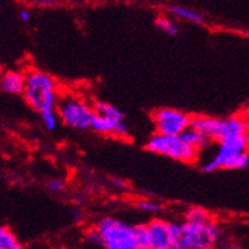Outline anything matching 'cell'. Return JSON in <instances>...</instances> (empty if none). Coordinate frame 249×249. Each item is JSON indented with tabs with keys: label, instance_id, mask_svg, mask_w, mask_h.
<instances>
[{
	"label": "cell",
	"instance_id": "cell-1",
	"mask_svg": "<svg viewBox=\"0 0 249 249\" xmlns=\"http://www.w3.org/2000/svg\"><path fill=\"white\" fill-rule=\"evenodd\" d=\"M171 229L173 249H209L216 246L221 238V230L213 221L171 224Z\"/></svg>",
	"mask_w": 249,
	"mask_h": 249
},
{
	"label": "cell",
	"instance_id": "cell-2",
	"mask_svg": "<svg viewBox=\"0 0 249 249\" xmlns=\"http://www.w3.org/2000/svg\"><path fill=\"white\" fill-rule=\"evenodd\" d=\"M26 75L23 95L27 103L39 113L56 108L60 95L55 79L39 70H31Z\"/></svg>",
	"mask_w": 249,
	"mask_h": 249
},
{
	"label": "cell",
	"instance_id": "cell-3",
	"mask_svg": "<svg viewBox=\"0 0 249 249\" xmlns=\"http://www.w3.org/2000/svg\"><path fill=\"white\" fill-rule=\"evenodd\" d=\"M102 236L103 247L108 249H139L136 226L113 217H103L95 225Z\"/></svg>",
	"mask_w": 249,
	"mask_h": 249
},
{
	"label": "cell",
	"instance_id": "cell-4",
	"mask_svg": "<svg viewBox=\"0 0 249 249\" xmlns=\"http://www.w3.org/2000/svg\"><path fill=\"white\" fill-rule=\"evenodd\" d=\"M57 113L66 126L75 130H87L92 127L95 111L86 101L75 94L60 95L57 102Z\"/></svg>",
	"mask_w": 249,
	"mask_h": 249
},
{
	"label": "cell",
	"instance_id": "cell-5",
	"mask_svg": "<svg viewBox=\"0 0 249 249\" xmlns=\"http://www.w3.org/2000/svg\"><path fill=\"white\" fill-rule=\"evenodd\" d=\"M146 149L154 154L164 155L182 163H195L197 161L200 153L194 146H191L182 138V135L169 136V135L157 134L149 139L146 142Z\"/></svg>",
	"mask_w": 249,
	"mask_h": 249
},
{
	"label": "cell",
	"instance_id": "cell-6",
	"mask_svg": "<svg viewBox=\"0 0 249 249\" xmlns=\"http://www.w3.org/2000/svg\"><path fill=\"white\" fill-rule=\"evenodd\" d=\"M249 145L247 142L246 136L230 138L219 141V148H217L215 155L210 160L203 163L201 168L205 173H213L217 169H226L230 161L233 160V158H235L243 151H247Z\"/></svg>",
	"mask_w": 249,
	"mask_h": 249
},
{
	"label": "cell",
	"instance_id": "cell-7",
	"mask_svg": "<svg viewBox=\"0 0 249 249\" xmlns=\"http://www.w3.org/2000/svg\"><path fill=\"white\" fill-rule=\"evenodd\" d=\"M155 131L160 135H182L190 127L191 117L184 112L174 108H160L153 115Z\"/></svg>",
	"mask_w": 249,
	"mask_h": 249
},
{
	"label": "cell",
	"instance_id": "cell-8",
	"mask_svg": "<svg viewBox=\"0 0 249 249\" xmlns=\"http://www.w3.org/2000/svg\"><path fill=\"white\" fill-rule=\"evenodd\" d=\"M150 249H173L171 224L163 220H153L146 225Z\"/></svg>",
	"mask_w": 249,
	"mask_h": 249
},
{
	"label": "cell",
	"instance_id": "cell-9",
	"mask_svg": "<svg viewBox=\"0 0 249 249\" xmlns=\"http://www.w3.org/2000/svg\"><path fill=\"white\" fill-rule=\"evenodd\" d=\"M90 128L99 134H113L118 138H126L128 134L127 124H124V120H115L98 113H95Z\"/></svg>",
	"mask_w": 249,
	"mask_h": 249
},
{
	"label": "cell",
	"instance_id": "cell-10",
	"mask_svg": "<svg viewBox=\"0 0 249 249\" xmlns=\"http://www.w3.org/2000/svg\"><path fill=\"white\" fill-rule=\"evenodd\" d=\"M190 126L200 130L211 141H217L219 142L221 140V134H223V120L221 118L197 116V117L191 118Z\"/></svg>",
	"mask_w": 249,
	"mask_h": 249
},
{
	"label": "cell",
	"instance_id": "cell-11",
	"mask_svg": "<svg viewBox=\"0 0 249 249\" xmlns=\"http://www.w3.org/2000/svg\"><path fill=\"white\" fill-rule=\"evenodd\" d=\"M27 75L20 71L4 72L0 82V88L9 94H23L26 88Z\"/></svg>",
	"mask_w": 249,
	"mask_h": 249
},
{
	"label": "cell",
	"instance_id": "cell-12",
	"mask_svg": "<svg viewBox=\"0 0 249 249\" xmlns=\"http://www.w3.org/2000/svg\"><path fill=\"white\" fill-rule=\"evenodd\" d=\"M246 116H231V117L229 118H225V120H223V134H221V140L244 136V135H246Z\"/></svg>",
	"mask_w": 249,
	"mask_h": 249
},
{
	"label": "cell",
	"instance_id": "cell-13",
	"mask_svg": "<svg viewBox=\"0 0 249 249\" xmlns=\"http://www.w3.org/2000/svg\"><path fill=\"white\" fill-rule=\"evenodd\" d=\"M182 138H183L191 146H194V148L198 151L206 149L207 145L210 144L211 141L210 139H207L200 130L191 127V126L182 132Z\"/></svg>",
	"mask_w": 249,
	"mask_h": 249
},
{
	"label": "cell",
	"instance_id": "cell-14",
	"mask_svg": "<svg viewBox=\"0 0 249 249\" xmlns=\"http://www.w3.org/2000/svg\"><path fill=\"white\" fill-rule=\"evenodd\" d=\"M168 12L176 18H179V19L188 20V22H192V23L196 24L205 23V18L200 13H197V12L190 9V8L182 7V5H171V7H168Z\"/></svg>",
	"mask_w": 249,
	"mask_h": 249
},
{
	"label": "cell",
	"instance_id": "cell-15",
	"mask_svg": "<svg viewBox=\"0 0 249 249\" xmlns=\"http://www.w3.org/2000/svg\"><path fill=\"white\" fill-rule=\"evenodd\" d=\"M93 108H94L95 113H98V115L115 118V120H124V115L117 107L109 105V103H106V102H95Z\"/></svg>",
	"mask_w": 249,
	"mask_h": 249
},
{
	"label": "cell",
	"instance_id": "cell-16",
	"mask_svg": "<svg viewBox=\"0 0 249 249\" xmlns=\"http://www.w3.org/2000/svg\"><path fill=\"white\" fill-rule=\"evenodd\" d=\"M22 246L12 231L5 226H0V249H20Z\"/></svg>",
	"mask_w": 249,
	"mask_h": 249
},
{
	"label": "cell",
	"instance_id": "cell-17",
	"mask_svg": "<svg viewBox=\"0 0 249 249\" xmlns=\"http://www.w3.org/2000/svg\"><path fill=\"white\" fill-rule=\"evenodd\" d=\"M186 221L205 224L213 221V216H211V213L209 211L202 209V207H192V209L187 211Z\"/></svg>",
	"mask_w": 249,
	"mask_h": 249
},
{
	"label": "cell",
	"instance_id": "cell-18",
	"mask_svg": "<svg viewBox=\"0 0 249 249\" xmlns=\"http://www.w3.org/2000/svg\"><path fill=\"white\" fill-rule=\"evenodd\" d=\"M41 115V120H42L43 126L49 130V131H53L56 127H57V124H59V113L57 111L53 109H46L39 113Z\"/></svg>",
	"mask_w": 249,
	"mask_h": 249
},
{
	"label": "cell",
	"instance_id": "cell-19",
	"mask_svg": "<svg viewBox=\"0 0 249 249\" xmlns=\"http://www.w3.org/2000/svg\"><path fill=\"white\" fill-rule=\"evenodd\" d=\"M155 26L158 30H160L161 32L167 33L169 36H176L178 33V27L177 24L174 23L173 20H171L167 17H159L155 20Z\"/></svg>",
	"mask_w": 249,
	"mask_h": 249
},
{
	"label": "cell",
	"instance_id": "cell-20",
	"mask_svg": "<svg viewBox=\"0 0 249 249\" xmlns=\"http://www.w3.org/2000/svg\"><path fill=\"white\" fill-rule=\"evenodd\" d=\"M249 167V153L248 150L243 151L240 154L233 158L226 169H246Z\"/></svg>",
	"mask_w": 249,
	"mask_h": 249
},
{
	"label": "cell",
	"instance_id": "cell-21",
	"mask_svg": "<svg viewBox=\"0 0 249 249\" xmlns=\"http://www.w3.org/2000/svg\"><path fill=\"white\" fill-rule=\"evenodd\" d=\"M136 234H138L139 249H150L146 225H136Z\"/></svg>",
	"mask_w": 249,
	"mask_h": 249
},
{
	"label": "cell",
	"instance_id": "cell-22",
	"mask_svg": "<svg viewBox=\"0 0 249 249\" xmlns=\"http://www.w3.org/2000/svg\"><path fill=\"white\" fill-rule=\"evenodd\" d=\"M138 209L145 211V213H160V211L163 210V206L157 202H153V201L142 200V201H139L138 202Z\"/></svg>",
	"mask_w": 249,
	"mask_h": 249
},
{
	"label": "cell",
	"instance_id": "cell-23",
	"mask_svg": "<svg viewBox=\"0 0 249 249\" xmlns=\"http://www.w3.org/2000/svg\"><path fill=\"white\" fill-rule=\"evenodd\" d=\"M46 188L47 191L53 192V194H59L65 188V182L61 178H55V179H51L47 182Z\"/></svg>",
	"mask_w": 249,
	"mask_h": 249
},
{
	"label": "cell",
	"instance_id": "cell-24",
	"mask_svg": "<svg viewBox=\"0 0 249 249\" xmlns=\"http://www.w3.org/2000/svg\"><path fill=\"white\" fill-rule=\"evenodd\" d=\"M87 239L89 242L92 243V244H95V246H102L103 247V242H102V236L99 234L98 229L97 228H92L90 230H88V233H87Z\"/></svg>",
	"mask_w": 249,
	"mask_h": 249
},
{
	"label": "cell",
	"instance_id": "cell-25",
	"mask_svg": "<svg viewBox=\"0 0 249 249\" xmlns=\"http://www.w3.org/2000/svg\"><path fill=\"white\" fill-rule=\"evenodd\" d=\"M111 183L118 190H127L128 188L127 182L124 179H121V178H111Z\"/></svg>",
	"mask_w": 249,
	"mask_h": 249
},
{
	"label": "cell",
	"instance_id": "cell-26",
	"mask_svg": "<svg viewBox=\"0 0 249 249\" xmlns=\"http://www.w3.org/2000/svg\"><path fill=\"white\" fill-rule=\"evenodd\" d=\"M19 18H20V20H22V22H24V23H27V22H28V20L31 19V14H30V12H28V10H20V13H19Z\"/></svg>",
	"mask_w": 249,
	"mask_h": 249
},
{
	"label": "cell",
	"instance_id": "cell-27",
	"mask_svg": "<svg viewBox=\"0 0 249 249\" xmlns=\"http://www.w3.org/2000/svg\"><path fill=\"white\" fill-rule=\"evenodd\" d=\"M246 124H247V128H246V139H247V142L249 145V116H246Z\"/></svg>",
	"mask_w": 249,
	"mask_h": 249
},
{
	"label": "cell",
	"instance_id": "cell-28",
	"mask_svg": "<svg viewBox=\"0 0 249 249\" xmlns=\"http://www.w3.org/2000/svg\"><path fill=\"white\" fill-rule=\"evenodd\" d=\"M36 3L39 5H53V0H36Z\"/></svg>",
	"mask_w": 249,
	"mask_h": 249
},
{
	"label": "cell",
	"instance_id": "cell-29",
	"mask_svg": "<svg viewBox=\"0 0 249 249\" xmlns=\"http://www.w3.org/2000/svg\"><path fill=\"white\" fill-rule=\"evenodd\" d=\"M1 76H3V72L0 71V82H1Z\"/></svg>",
	"mask_w": 249,
	"mask_h": 249
},
{
	"label": "cell",
	"instance_id": "cell-30",
	"mask_svg": "<svg viewBox=\"0 0 249 249\" xmlns=\"http://www.w3.org/2000/svg\"><path fill=\"white\" fill-rule=\"evenodd\" d=\"M246 35H247V36H248V37H249V30H248V31H247V32H246Z\"/></svg>",
	"mask_w": 249,
	"mask_h": 249
}]
</instances>
